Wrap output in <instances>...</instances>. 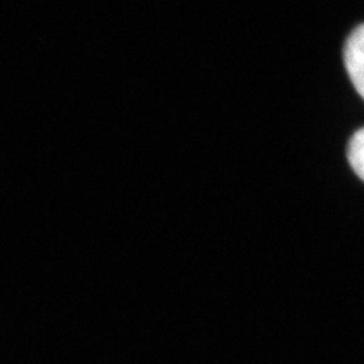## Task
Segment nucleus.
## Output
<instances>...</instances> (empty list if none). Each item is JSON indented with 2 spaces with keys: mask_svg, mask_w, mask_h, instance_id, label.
I'll use <instances>...</instances> for the list:
<instances>
[{
  "mask_svg": "<svg viewBox=\"0 0 364 364\" xmlns=\"http://www.w3.org/2000/svg\"><path fill=\"white\" fill-rule=\"evenodd\" d=\"M343 56L350 81L364 99V25L355 28L348 37Z\"/></svg>",
  "mask_w": 364,
  "mask_h": 364,
  "instance_id": "f257e3e1",
  "label": "nucleus"
},
{
  "mask_svg": "<svg viewBox=\"0 0 364 364\" xmlns=\"http://www.w3.org/2000/svg\"><path fill=\"white\" fill-rule=\"evenodd\" d=\"M348 158L354 172L364 181V128L352 135L348 146Z\"/></svg>",
  "mask_w": 364,
  "mask_h": 364,
  "instance_id": "f03ea898",
  "label": "nucleus"
}]
</instances>
